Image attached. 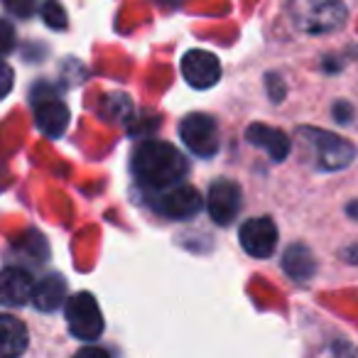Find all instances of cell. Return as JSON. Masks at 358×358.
Wrapping results in <instances>:
<instances>
[{
	"label": "cell",
	"instance_id": "obj_10",
	"mask_svg": "<svg viewBox=\"0 0 358 358\" xmlns=\"http://www.w3.org/2000/svg\"><path fill=\"white\" fill-rule=\"evenodd\" d=\"M35 285L30 273L22 268H6L0 273V302L10 307H22L32 299Z\"/></svg>",
	"mask_w": 358,
	"mask_h": 358
},
{
	"label": "cell",
	"instance_id": "obj_18",
	"mask_svg": "<svg viewBox=\"0 0 358 358\" xmlns=\"http://www.w3.org/2000/svg\"><path fill=\"white\" fill-rule=\"evenodd\" d=\"M13 84H15V74H13L10 64H6V62L0 59V101L10 94Z\"/></svg>",
	"mask_w": 358,
	"mask_h": 358
},
{
	"label": "cell",
	"instance_id": "obj_8",
	"mask_svg": "<svg viewBox=\"0 0 358 358\" xmlns=\"http://www.w3.org/2000/svg\"><path fill=\"white\" fill-rule=\"evenodd\" d=\"M241 201H243L241 199V187L231 179H219L211 185L206 206H209V214L216 224L229 226L241 211Z\"/></svg>",
	"mask_w": 358,
	"mask_h": 358
},
{
	"label": "cell",
	"instance_id": "obj_19",
	"mask_svg": "<svg viewBox=\"0 0 358 358\" xmlns=\"http://www.w3.org/2000/svg\"><path fill=\"white\" fill-rule=\"evenodd\" d=\"M6 6H8V10L15 13V15L27 17L35 10V0H6Z\"/></svg>",
	"mask_w": 358,
	"mask_h": 358
},
{
	"label": "cell",
	"instance_id": "obj_7",
	"mask_svg": "<svg viewBox=\"0 0 358 358\" xmlns=\"http://www.w3.org/2000/svg\"><path fill=\"white\" fill-rule=\"evenodd\" d=\"M241 245L253 258H270L278 245V229H275L273 219L260 216V219L245 221L241 226Z\"/></svg>",
	"mask_w": 358,
	"mask_h": 358
},
{
	"label": "cell",
	"instance_id": "obj_6",
	"mask_svg": "<svg viewBox=\"0 0 358 358\" xmlns=\"http://www.w3.org/2000/svg\"><path fill=\"white\" fill-rule=\"evenodd\" d=\"M182 74L194 89H211L221 79V62L206 50H189L182 57Z\"/></svg>",
	"mask_w": 358,
	"mask_h": 358
},
{
	"label": "cell",
	"instance_id": "obj_13",
	"mask_svg": "<svg viewBox=\"0 0 358 358\" xmlns=\"http://www.w3.org/2000/svg\"><path fill=\"white\" fill-rule=\"evenodd\" d=\"M27 348V329L17 317L0 314V358H17Z\"/></svg>",
	"mask_w": 358,
	"mask_h": 358
},
{
	"label": "cell",
	"instance_id": "obj_3",
	"mask_svg": "<svg viewBox=\"0 0 358 358\" xmlns=\"http://www.w3.org/2000/svg\"><path fill=\"white\" fill-rule=\"evenodd\" d=\"M299 135L307 143V150L314 155V164L319 169H341L351 164L353 157H356V148L348 140L327 133V130L302 128Z\"/></svg>",
	"mask_w": 358,
	"mask_h": 358
},
{
	"label": "cell",
	"instance_id": "obj_16",
	"mask_svg": "<svg viewBox=\"0 0 358 358\" xmlns=\"http://www.w3.org/2000/svg\"><path fill=\"white\" fill-rule=\"evenodd\" d=\"M42 17H45V22L52 27V30L66 27V10L62 8L59 0H45V6H42Z\"/></svg>",
	"mask_w": 358,
	"mask_h": 358
},
{
	"label": "cell",
	"instance_id": "obj_4",
	"mask_svg": "<svg viewBox=\"0 0 358 358\" xmlns=\"http://www.w3.org/2000/svg\"><path fill=\"white\" fill-rule=\"evenodd\" d=\"M66 324L69 331L81 341H96L103 334V314L91 292H79L66 302Z\"/></svg>",
	"mask_w": 358,
	"mask_h": 358
},
{
	"label": "cell",
	"instance_id": "obj_11",
	"mask_svg": "<svg viewBox=\"0 0 358 358\" xmlns=\"http://www.w3.org/2000/svg\"><path fill=\"white\" fill-rule=\"evenodd\" d=\"M245 140H248L250 145H255V148H263L275 162H282L289 155V138L282 130L273 128V125L253 123L245 130Z\"/></svg>",
	"mask_w": 358,
	"mask_h": 358
},
{
	"label": "cell",
	"instance_id": "obj_12",
	"mask_svg": "<svg viewBox=\"0 0 358 358\" xmlns=\"http://www.w3.org/2000/svg\"><path fill=\"white\" fill-rule=\"evenodd\" d=\"M35 125L47 138H59L69 125V108L62 101H42L35 108Z\"/></svg>",
	"mask_w": 358,
	"mask_h": 358
},
{
	"label": "cell",
	"instance_id": "obj_21",
	"mask_svg": "<svg viewBox=\"0 0 358 358\" xmlns=\"http://www.w3.org/2000/svg\"><path fill=\"white\" fill-rule=\"evenodd\" d=\"M334 353H336V358H358V351H353V348L346 346L343 341H338L336 346H334Z\"/></svg>",
	"mask_w": 358,
	"mask_h": 358
},
{
	"label": "cell",
	"instance_id": "obj_9",
	"mask_svg": "<svg viewBox=\"0 0 358 358\" xmlns=\"http://www.w3.org/2000/svg\"><path fill=\"white\" fill-rule=\"evenodd\" d=\"M201 204V194L194 189L192 185H177L172 189L162 192L157 201V209L162 211L167 219H177V221H185V219H192L194 214H199Z\"/></svg>",
	"mask_w": 358,
	"mask_h": 358
},
{
	"label": "cell",
	"instance_id": "obj_15",
	"mask_svg": "<svg viewBox=\"0 0 358 358\" xmlns=\"http://www.w3.org/2000/svg\"><path fill=\"white\" fill-rule=\"evenodd\" d=\"M282 265H285V273H287L292 280H299V282L309 280L314 275V270H317L312 250L302 243L289 245L287 253H285V258H282Z\"/></svg>",
	"mask_w": 358,
	"mask_h": 358
},
{
	"label": "cell",
	"instance_id": "obj_5",
	"mask_svg": "<svg viewBox=\"0 0 358 358\" xmlns=\"http://www.w3.org/2000/svg\"><path fill=\"white\" fill-rule=\"evenodd\" d=\"M179 138L199 157H211L219 150V128L214 118L204 113H192L179 123Z\"/></svg>",
	"mask_w": 358,
	"mask_h": 358
},
{
	"label": "cell",
	"instance_id": "obj_1",
	"mask_svg": "<svg viewBox=\"0 0 358 358\" xmlns=\"http://www.w3.org/2000/svg\"><path fill=\"white\" fill-rule=\"evenodd\" d=\"M133 172L143 187L152 192H167L182 185L187 174V159L174 145L164 140H148L133 155Z\"/></svg>",
	"mask_w": 358,
	"mask_h": 358
},
{
	"label": "cell",
	"instance_id": "obj_17",
	"mask_svg": "<svg viewBox=\"0 0 358 358\" xmlns=\"http://www.w3.org/2000/svg\"><path fill=\"white\" fill-rule=\"evenodd\" d=\"M13 47H15V30L10 22L0 17V57L10 55Z\"/></svg>",
	"mask_w": 358,
	"mask_h": 358
},
{
	"label": "cell",
	"instance_id": "obj_2",
	"mask_svg": "<svg viewBox=\"0 0 358 358\" xmlns=\"http://www.w3.org/2000/svg\"><path fill=\"white\" fill-rule=\"evenodd\" d=\"M289 17L302 32L324 35L346 22V6L341 0H289Z\"/></svg>",
	"mask_w": 358,
	"mask_h": 358
},
{
	"label": "cell",
	"instance_id": "obj_20",
	"mask_svg": "<svg viewBox=\"0 0 358 358\" xmlns=\"http://www.w3.org/2000/svg\"><path fill=\"white\" fill-rule=\"evenodd\" d=\"M74 358H110V356H108V351H103V348L89 346V348H81V351L76 353Z\"/></svg>",
	"mask_w": 358,
	"mask_h": 358
},
{
	"label": "cell",
	"instance_id": "obj_14",
	"mask_svg": "<svg viewBox=\"0 0 358 358\" xmlns=\"http://www.w3.org/2000/svg\"><path fill=\"white\" fill-rule=\"evenodd\" d=\"M64 297H66V282L59 275H47V278H42V282L35 285V292H32V302H35V307L42 309V312H55V309H59Z\"/></svg>",
	"mask_w": 358,
	"mask_h": 358
}]
</instances>
